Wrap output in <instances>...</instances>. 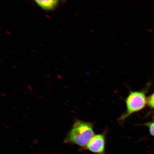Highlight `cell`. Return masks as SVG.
I'll use <instances>...</instances> for the list:
<instances>
[{
  "label": "cell",
  "mask_w": 154,
  "mask_h": 154,
  "mask_svg": "<svg viewBox=\"0 0 154 154\" xmlns=\"http://www.w3.org/2000/svg\"><path fill=\"white\" fill-rule=\"evenodd\" d=\"M94 135L91 123L78 120L75 122L65 140L66 143L75 144L85 149Z\"/></svg>",
  "instance_id": "obj_1"
},
{
  "label": "cell",
  "mask_w": 154,
  "mask_h": 154,
  "mask_svg": "<svg viewBox=\"0 0 154 154\" xmlns=\"http://www.w3.org/2000/svg\"><path fill=\"white\" fill-rule=\"evenodd\" d=\"M146 91H131L126 99V110L119 120L121 123L124 122L126 119L132 114L143 109L147 104V98Z\"/></svg>",
  "instance_id": "obj_2"
},
{
  "label": "cell",
  "mask_w": 154,
  "mask_h": 154,
  "mask_svg": "<svg viewBox=\"0 0 154 154\" xmlns=\"http://www.w3.org/2000/svg\"><path fill=\"white\" fill-rule=\"evenodd\" d=\"M105 134H95L88 142L85 149L96 154H106Z\"/></svg>",
  "instance_id": "obj_3"
},
{
  "label": "cell",
  "mask_w": 154,
  "mask_h": 154,
  "mask_svg": "<svg viewBox=\"0 0 154 154\" xmlns=\"http://www.w3.org/2000/svg\"><path fill=\"white\" fill-rule=\"evenodd\" d=\"M40 8L47 11L57 8L60 0H32Z\"/></svg>",
  "instance_id": "obj_4"
},
{
  "label": "cell",
  "mask_w": 154,
  "mask_h": 154,
  "mask_svg": "<svg viewBox=\"0 0 154 154\" xmlns=\"http://www.w3.org/2000/svg\"><path fill=\"white\" fill-rule=\"evenodd\" d=\"M144 125L147 127L150 134L154 137V121L146 123L144 124Z\"/></svg>",
  "instance_id": "obj_5"
},
{
  "label": "cell",
  "mask_w": 154,
  "mask_h": 154,
  "mask_svg": "<svg viewBox=\"0 0 154 154\" xmlns=\"http://www.w3.org/2000/svg\"><path fill=\"white\" fill-rule=\"evenodd\" d=\"M147 105L151 109H154V91L147 98Z\"/></svg>",
  "instance_id": "obj_6"
},
{
  "label": "cell",
  "mask_w": 154,
  "mask_h": 154,
  "mask_svg": "<svg viewBox=\"0 0 154 154\" xmlns=\"http://www.w3.org/2000/svg\"><path fill=\"white\" fill-rule=\"evenodd\" d=\"M63 1H65V0H63Z\"/></svg>",
  "instance_id": "obj_7"
}]
</instances>
